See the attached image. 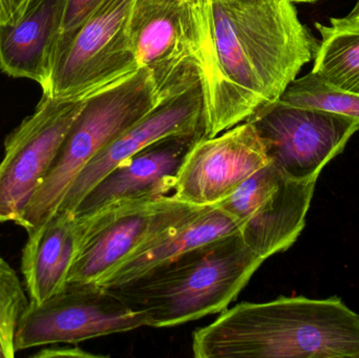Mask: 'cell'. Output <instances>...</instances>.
I'll return each mask as SVG.
<instances>
[{
    "label": "cell",
    "mask_w": 359,
    "mask_h": 358,
    "mask_svg": "<svg viewBox=\"0 0 359 358\" xmlns=\"http://www.w3.org/2000/svg\"><path fill=\"white\" fill-rule=\"evenodd\" d=\"M0 25H1V23H0Z\"/></svg>",
    "instance_id": "26"
},
{
    "label": "cell",
    "mask_w": 359,
    "mask_h": 358,
    "mask_svg": "<svg viewBox=\"0 0 359 358\" xmlns=\"http://www.w3.org/2000/svg\"><path fill=\"white\" fill-rule=\"evenodd\" d=\"M21 273L29 304H42L67 286L77 254L80 226L71 214L56 212L27 231Z\"/></svg>",
    "instance_id": "16"
},
{
    "label": "cell",
    "mask_w": 359,
    "mask_h": 358,
    "mask_svg": "<svg viewBox=\"0 0 359 358\" xmlns=\"http://www.w3.org/2000/svg\"><path fill=\"white\" fill-rule=\"evenodd\" d=\"M257 132L269 163L292 180H318L323 168L345 149L359 120L280 100L263 105L246 120Z\"/></svg>",
    "instance_id": "7"
},
{
    "label": "cell",
    "mask_w": 359,
    "mask_h": 358,
    "mask_svg": "<svg viewBox=\"0 0 359 358\" xmlns=\"http://www.w3.org/2000/svg\"><path fill=\"white\" fill-rule=\"evenodd\" d=\"M196 358H359V315L337 296L241 303L192 334Z\"/></svg>",
    "instance_id": "2"
},
{
    "label": "cell",
    "mask_w": 359,
    "mask_h": 358,
    "mask_svg": "<svg viewBox=\"0 0 359 358\" xmlns=\"http://www.w3.org/2000/svg\"><path fill=\"white\" fill-rule=\"evenodd\" d=\"M280 100L359 120V95L341 90L312 71L293 80Z\"/></svg>",
    "instance_id": "19"
},
{
    "label": "cell",
    "mask_w": 359,
    "mask_h": 358,
    "mask_svg": "<svg viewBox=\"0 0 359 358\" xmlns=\"http://www.w3.org/2000/svg\"><path fill=\"white\" fill-rule=\"evenodd\" d=\"M29 305L16 271L0 256V358H13L15 336L23 313Z\"/></svg>",
    "instance_id": "20"
},
{
    "label": "cell",
    "mask_w": 359,
    "mask_h": 358,
    "mask_svg": "<svg viewBox=\"0 0 359 358\" xmlns=\"http://www.w3.org/2000/svg\"><path fill=\"white\" fill-rule=\"evenodd\" d=\"M86 101L43 94L35 111L6 137L0 161V224L19 220Z\"/></svg>",
    "instance_id": "10"
},
{
    "label": "cell",
    "mask_w": 359,
    "mask_h": 358,
    "mask_svg": "<svg viewBox=\"0 0 359 358\" xmlns=\"http://www.w3.org/2000/svg\"><path fill=\"white\" fill-rule=\"evenodd\" d=\"M31 0H0V23L15 25L22 17Z\"/></svg>",
    "instance_id": "22"
},
{
    "label": "cell",
    "mask_w": 359,
    "mask_h": 358,
    "mask_svg": "<svg viewBox=\"0 0 359 358\" xmlns=\"http://www.w3.org/2000/svg\"><path fill=\"white\" fill-rule=\"evenodd\" d=\"M205 138L278 101L318 41L290 0H191Z\"/></svg>",
    "instance_id": "1"
},
{
    "label": "cell",
    "mask_w": 359,
    "mask_h": 358,
    "mask_svg": "<svg viewBox=\"0 0 359 358\" xmlns=\"http://www.w3.org/2000/svg\"><path fill=\"white\" fill-rule=\"evenodd\" d=\"M161 99L147 69L88 97L46 179L15 224L29 231L52 216L82 170Z\"/></svg>",
    "instance_id": "4"
},
{
    "label": "cell",
    "mask_w": 359,
    "mask_h": 358,
    "mask_svg": "<svg viewBox=\"0 0 359 358\" xmlns=\"http://www.w3.org/2000/svg\"><path fill=\"white\" fill-rule=\"evenodd\" d=\"M264 262L238 231L109 289L144 313L149 327H175L223 312Z\"/></svg>",
    "instance_id": "3"
},
{
    "label": "cell",
    "mask_w": 359,
    "mask_h": 358,
    "mask_svg": "<svg viewBox=\"0 0 359 358\" xmlns=\"http://www.w3.org/2000/svg\"><path fill=\"white\" fill-rule=\"evenodd\" d=\"M268 163L257 132L243 122L194 143L180 167L172 195L196 207L217 205Z\"/></svg>",
    "instance_id": "12"
},
{
    "label": "cell",
    "mask_w": 359,
    "mask_h": 358,
    "mask_svg": "<svg viewBox=\"0 0 359 358\" xmlns=\"http://www.w3.org/2000/svg\"><path fill=\"white\" fill-rule=\"evenodd\" d=\"M322 35L312 73L329 83L359 95V25L331 18L330 25L316 22Z\"/></svg>",
    "instance_id": "18"
},
{
    "label": "cell",
    "mask_w": 359,
    "mask_h": 358,
    "mask_svg": "<svg viewBox=\"0 0 359 358\" xmlns=\"http://www.w3.org/2000/svg\"><path fill=\"white\" fill-rule=\"evenodd\" d=\"M238 231L236 223L221 208L217 206L200 208L196 214L162 233L97 284L105 288L119 287L176 260L190 250Z\"/></svg>",
    "instance_id": "17"
},
{
    "label": "cell",
    "mask_w": 359,
    "mask_h": 358,
    "mask_svg": "<svg viewBox=\"0 0 359 358\" xmlns=\"http://www.w3.org/2000/svg\"><path fill=\"white\" fill-rule=\"evenodd\" d=\"M316 181H297L268 163L217 204L264 261L289 249L305 228Z\"/></svg>",
    "instance_id": "9"
},
{
    "label": "cell",
    "mask_w": 359,
    "mask_h": 358,
    "mask_svg": "<svg viewBox=\"0 0 359 358\" xmlns=\"http://www.w3.org/2000/svg\"><path fill=\"white\" fill-rule=\"evenodd\" d=\"M65 0H31L22 17L0 25V69L14 78L34 80L43 88L60 35Z\"/></svg>",
    "instance_id": "15"
},
{
    "label": "cell",
    "mask_w": 359,
    "mask_h": 358,
    "mask_svg": "<svg viewBox=\"0 0 359 358\" xmlns=\"http://www.w3.org/2000/svg\"><path fill=\"white\" fill-rule=\"evenodd\" d=\"M194 132L205 135L200 79L162 97L149 113L103 149L72 183L56 212L73 214L95 185L141 149L166 137Z\"/></svg>",
    "instance_id": "13"
},
{
    "label": "cell",
    "mask_w": 359,
    "mask_h": 358,
    "mask_svg": "<svg viewBox=\"0 0 359 358\" xmlns=\"http://www.w3.org/2000/svg\"><path fill=\"white\" fill-rule=\"evenodd\" d=\"M32 357L36 358H54V357H79V358H97L103 357V355L93 354L82 350L79 347H50V348L42 349L38 351Z\"/></svg>",
    "instance_id": "23"
},
{
    "label": "cell",
    "mask_w": 359,
    "mask_h": 358,
    "mask_svg": "<svg viewBox=\"0 0 359 358\" xmlns=\"http://www.w3.org/2000/svg\"><path fill=\"white\" fill-rule=\"evenodd\" d=\"M343 19L344 20L348 21V22L358 23V25H359V0L356 2L353 10L349 13L348 16L344 17Z\"/></svg>",
    "instance_id": "24"
},
{
    "label": "cell",
    "mask_w": 359,
    "mask_h": 358,
    "mask_svg": "<svg viewBox=\"0 0 359 358\" xmlns=\"http://www.w3.org/2000/svg\"><path fill=\"white\" fill-rule=\"evenodd\" d=\"M149 327L141 311L130 308L97 283H67L42 304L29 305L15 336V351L48 345H75L111 334Z\"/></svg>",
    "instance_id": "8"
},
{
    "label": "cell",
    "mask_w": 359,
    "mask_h": 358,
    "mask_svg": "<svg viewBox=\"0 0 359 358\" xmlns=\"http://www.w3.org/2000/svg\"><path fill=\"white\" fill-rule=\"evenodd\" d=\"M103 1L104 0H65V11L59 38L75 31Z\"/></svg>",
    "instance_id": "21"
},
{
    "label": "cell",
    "mask_w": 359,
    "mask_h": 358,
    "mask_svg": "<svg viewBox=\"0 0 359 358\" xmlns=\"http://www.w3.org/2000/svg\"><path fill=\"white\" fill-rule=\"evenodd\" d=\"M202 138L203 132L174 135L141 149L95 185L72 216L80 222L109 207L172 195L184 159Z\"/></svg>",
    "instance_id": "14"
},
{
    "label": "cell",
    "mask_w": 359,
    "mask_h": 358,
    "mask_svg": "<svg viewBox=\"0 0 359 358\" xmlns=\"http://www.w3.org/2000/svg\"><path fill=\"white\" fill-rule=\"evenodd\" d=\"M293 4H316L320 0H290Z\"/></svg>",
    "instance_id": "25"
},
{
    "label": "cell",
    "mask_w": 359,
    "mask_h": 358,
    "mask_svg": "<svg viewBox=\"0 0 359 358\" xmlns=\"http://www.w3.org/2000/svg\"><path fill=\"white\" fill-rule=\"evenodd\" d=\"M202 207L172 195L153 201L123 204L78 222L80 241L67 283H98L162 233Z\"/></svg>",
    "instance_id": "6"
},
{
    "label": "cell",
    "mask_w": 359,
    "mask_h": 358,
    "mask_svg": "<svg viewBox=\"0 0 359 358\" xmlns=\"http://www.w3.org/2000/svg\"><path fill=\"white\" fill-rule=\"evenodd\" d=\"M130 36L161 97L200 79L191 0H135Z\"/></svg>",
    "instance_id": "11"
},
{
    "label": "cell",
    "mask_w": 359,
    "mask_h": 358,
    "mask_svg": "<svg viewBox=\"0 0 359 358\" xmlns=\"http://www.w3.org/2000/svg\"><path fill=\"white\" fill-rule=\"evenodd\" d=\"M135 0H104L75 31L60 37L44 95L88 98L140 69L130 36Z\"/></svg>",
    "instance_id": "5"
}]
</instances>
